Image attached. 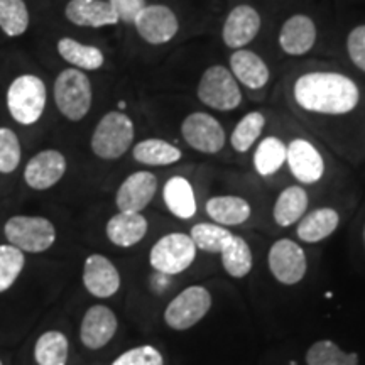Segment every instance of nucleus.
<instances>
[{
    "mask_svg": "<svg viewBox=\"0 0 365 365\" xmlns=\"http://www.w3.org/2000/svg\"><path fill=\"white\" fill-rule=\"evenodd\" d=\"M269 269L272 276L276 277L281 284L293 286L303 279L307 274V255L301 249L299 244L289 240L281 239L274 242L272 247L269 249Z\"/></svg>",
    "mask_w": 365,
    "mask_h": 365,
    "instance_id": "obj_10",
    "label": "nucleus"
},
{
    "mask_svg": "<svg viewBox=\"0 0 365 365\" xmlns=\"http://www.w3.org/2000/svg\"><path fill=\"white\" fill-rule=\"evenodd\" d=\"M293 95L303 110L319 115H345L359 105L354 80L335 71H309L296 80Z\"/></svg>",
    "mask_w": 365,
    "mask_h": 365,
    "instance_id": "obj_1",
    "label": "nucleus"
},
{
    "mask_svg": "<svg viewBox=\"0 0 365 365\" xmlns=\"http://www.w3.org/2000/svg\"><path fill=\"white\" fill-rule=\"evenodd\" d=\"M137 34L143 38L145 43L159 46L166 44L175 38L180 31V21L173 9L161 4H153L145 6L134 21Z\"/></svg>",
    "mask_w": 365,
    "mask_h": 365,
    "instance_id": "obj_11",
    "label": "nucleus"
},
{
    "mask_svg": "<svg viewBox=\"0 0 365 365\" xmlns=\"http://www.w3.org/2000/svg\"><path fill=\"white\" fill-rule=\"evenodd\" d=\"M112 365H164V359L158 349L150 345L135 346L113 360Z\"/></svg>",
    "mask_w": 365,
    "mask_h": 365,
    "instance_id": "obj_37",
    "label": "nucleus"
},
{
    "mask_svg": "<svg viewBox=\"0 0 365 365\" xmlns=\"http://www.w3.org/2000/svg\"><path fill=\"white\" fill-rule=\"evenodd\" d=\"M26 264L24 252L14 245H0V293L17 281Z\"/></svg>",
    "mask_w": 365,
    "mask_h": 365,
    "instance_id": "obj_35",
    "label": "nucleus"
},
{
    "mask_svg": "<svg viewBox=\"0 0 365 365\" xmlns=\"http://www.w3.org/2000/svg\"><path fill=\"white\" fill-rule=\"evenodd\" d=\"M158 191V178L149 171H137L122 182L117 191L118 212L140 213L153 202Z\"/></svg>",
    "mask_w": 365,
    "mask_h": 365,
    "instance_id": "obj_15",
    "label": "nucleus"
},
{
    "mask_svg": "<svg viewBox=\"0 0 365 365\" xmlns=\"http://www.w3.org/2000/svg\"><path fill=\"white\" fill-rule=\"evenodd\" d=\"M134 135V124L129 115L122 112H108L95 127L91 135V150L100 159H118L130 149Z\"/></svg>",
    "mask_w": 365,
    "mask_h": 365,
    "instance_id": "obj_3",
    "label": "nucleus"
},
{
    "mask_svg": "<svg viewBox=\"0 0 365 365\" xmlns=\"http://www.w3.org/2000/svg\"><path fill=\"white\" fill-rule=\"evenodd\" d=\"M264 125H266V117L261 112H249L247 115L240 118V122L235 125L234 132H232V148L237 153H247L255 144V140L261 137Z\"/></svg>",
    "mask_w": 365,
    "mask_h": 365,
    "instance_id": "obj_33",
    "label": "nucleus"
},
{
    "mask_svg": "<svg viewBox=\"0 0 365 365\" xmlns=\"http://www.w3.org/2000/svg\"><path fill=\"white\" fill-rule=\"evenodd\" d=\"M346 51L352 63L365 73V24L357 26L346 38Z\"/></svg>",
    "mask_w": 365,
    "mask_h": 365,
    "instance_id": "obj_38",
    "label": "nucleus"
},
{
    "mask_svg": "<svg viewBox=\"0 0 365 365\" xmlns=\"http://www.w3.org/2000/svg\"><path fill=\"white\" fill-rule=\"evenodd\" d=\"M196 257V245L190 235L175 232L159 239L150 249L149 262L156 271L175 276L186 271Z\"/></svg>",
    "mask_w": 365,
    "mask_h": 365,
    "instance_id": "obj_7",
    "label": "nucleus"
},
{
    "mask_svg": "<svg viewBox=\"0 0 365 365\" xmlns=\"http://www.w3.org/2000/svg\"><path fill=\"white\" fill-rule=\"evenodd\" d=\"M164 203L173 215L188 220L196 215V196L191 182L182 176H173L163 188Z\"/></svg>",
    "mask_w": 365,
    "mask_h": 365,
    "instance_id": "obj_24",
    "label": "nucleus"
},
{
    "mask_svg": "<svg viewBox=\"0 0 365 365\" xmlns=\"http://www.w3.org/2000/svg\"><path fill=\"white\" fill-rule=\"evenodd\" d=\"M108 2L113 12L117 14L118 22H125V24H134L139 12L148 6L145 0H108Z\"/></svg>",
    "mask_w": 365,
    "mask_h": 365,
    "instance_id": "obj_39",
    "label": "nucleus"
},
{
    "mask_svg": "<svg viewBox=\"0 0 365 365\" xmlns=\"http://www.w3.org/2000/svg\"><path fill=\"white\" fill-rule=\"evenodd\" d=\"M4 234L9 244L29 254L44 252L56 240V228L44 217L17 215L9 218Z\"/></svg>",
    "mask_w": 365,
    "mask_h": 365,
    "instance_id": "obj_6",
    "label": "nucleus"
},
{
    "mask_svg": "<svg viewBox=\"0 0 365 365\" xmlns=\"http://www.w3.org/2000/svg\"><path fill=\"white\" fill-rule=\"evenodd\" d=\"M340 223V217L336 210L323 207L313 212L304 213L296 228V234L307 244H317V242L330 237L336 230Z\"/></svg>",
    "mask_w": 365,
    "mask_h": 365,
    "instance_id": "obj_23",
    "label": "nucleus"
},
{
    "mask_svg": "<svg viewBox=\"0 0 365 365\" xmlns=\"http://www.w3.org/2000/svg\"><path fill=\"white\" fill-rule=\"evenodd\" d=\"M210 308H212V296L207 287L190 286L168 304L164 322L176 331L190 330L207 317Z\"/></svg>",
    "mask_w": 365,
    "mask_h": 365,
    "instance_id": "obj_8",
    "label": "nucleus"
},
{
    "mask_svg": "<svg viewBox=\"0 0 365 365\" xmlns=\"http://www.w3.org/2000/svg\"><path fill=\"white\" fill-rule=\"evenodd\" d=\"M181 135L185 143L203 154H217L225 145V129L215 117L205 112H193L182 120Z\"/></svg>",
    "mask_w": 365,
    "mask_h": 365,
    "instance_id": "obj_9",
    "label": "nucleus"
},
{
    "mask_svg": "<svg viewBox=\"0 0 365 365\" xmlns=\"http://www.w3.org/2000/svg\"><path fill=\"white\" fill-rule=\"evenodd\" d=\"M29 27V11L24 0H0V29L11 38L22 36Z\"/></svg>",
    "mask_w": 365,
    "mask_h": 365,
    "instance_id": "obj_34",
    "label": "nucleus"
},
{
    "mask_svg": "<svg viewBox=\"0 0 365 365\" xmlns=\"http://www.w3.org/2000/svg\"><path fill=\"white\" fill-rule=\"evenodd\" d=\"M317 26L304 14L291 16L279 31V46L289 56H303L312 51L317 43Z\"/></svg>",
    "mask_w": 365,
    "mask_h": 365,
    "instance_id": "obj_18",
    "label": "nucleus"
},
{
    "mask_svg": "<svg viewBox=\"0 0 365 365\" xmlns=\"http://www.w3.org/2000/svg\"><path fill=\"white\" fill-rule=\"evenodd\" d=\"M232 232L218 223H196L191 228L190 237L193 239L196 249L210 254H220L227 242L232 239Z\"/></svg>",
    "mask_w": 365,
    "mask_h": 365,
    "instance_id": "obj_32",
    "label": "nucleus"
},
{
    "mask_svg": "<svg viewBox=\"0 0 365 365\" xmlns=\"http://www.w3.org/2000/svg\"><path fill=\"white\" fill-rule=\"evenodd\" d=\"M205 210H207L208 217L222 227L242 225L249 220L250 213H252L247 200L232 195L213 196L205 205Z\"/></svg>",
    "mask_w": 365,
    "mask_h": 365,
    "instance_id": "obj_22",
    "label": "nucleus"
},
{
    "mask_svg": "<svg viewBox=\"0 0 365 365\" xmlns=\"http://www.w3.org/2000/svg\"><path fill=\"white\" fill-rule=\"evenodd\" d=\"M0 365H2V362H0Z\"/></svg>",
    "mask_w": 365,
    "mask_h": 365,
    "instance_id": "obj_41",
    "label": "nucleus"
},
{
    "mask_svg": "<svg viewBox=\"0 0 365 365\" xmlns=\"http://www.w3.org/2000/svg\"><path fill=\"white\" fill-rule=\"evenodd\" d=\"M83 284L95 298H110L120 289V274L102 254H91L83 266Z\"/></svg>",
    "mask_w": 365,
    "mask_h": 365,
    "instance_id": "obj_17",
    "label": "nucleus"
},
{
    "mask_svg": "<svg viewBox=\"0 0 365 365\" xmlns=\"http://www.w3.org/2000/svg\"><path fill=\"white\" fill-rule=\"evenodd\" d=\"M308 210V193L301 186H287L274 205V222L279 227H291L303 218Z\"/></svg>",
    "mask_w": 365,
    "mask_h": 365,
    "instance_id": "obj_25",
    "label": "nucleus"
},
{
    "mask_svg": "<svg viewBox=\"0 0 365 365\" xmlns=\"http://www.w3.org/2000/svg\"><path fill=\"white\" fill-rule=\"evenodd\" d=\"M261 31V16L252 6H237L228 12L222 29V39L227 48L244 49Z\"/></svg>",
    "mask_w": 365,
    "mask_h": 365,
    "instance_id": "obj_12",
    "label": "nucleus"
},
{
    "mask_svg": "<svg viewBox=\"0 0 365 365\" xmlns=\"http://www.w3.org/2000/svg\"><path fill=\"white\" fill-rule=\"evenodd\" d=\"M287 166L293 176L303 185H314L323 178L325 163L322 154L307 139H294L287 145Z\"/></svg>",
    "mask_w": 365,
    "mask_h": 365,
    "instance_id": "obj_13",
    "label": "nucleus"
},
{
    "mask_svg": "<svg viewBox=\"0 0 365 365\" xmlns=\"http://www.w3.org/2000/svg\"><path fill=\"white\" fill-rule=\"evenodd\" d=\"M196 93L200 102L218 112L234 110L242 103L239 81L222 65H213L203 71Z\"/></svg>",
    "mask_w": 365,
    "mask_h": 365,
    "instance_id": "obj_5",
    "label": "nucleus"
},
{
    "mask_svg": "<svg viewBox=\"0 0 365 365\" xmlns=\"http://www.w3.org/2000/svg\"><path fill=\"white\" fill-rule=\"evenodd\" d=\"M59 56L81 71H95L103 66L105 58L98 48L88 44H81L76 39L61 38L58 41Z\"/></svg>",
    "mask_w": 365,
    "mask_h": 365,
    "instance_id": "obj_26",
    "label": "nucleus"
},
{
    "mask_svg": "<svg viewBox=\"0 0 365 365\" xmlns=\"http://www.w3.org/2000/svg\"><path fill=\"white\" fill-rule=\"evenodd\" d=\"M148 220L140 213L118 212L107 222L108 240L117 247H132L148 234Z\"/></svg>",
    "mask_w": 365,
    "mask_h": 365,
    "instance_id": "obj_21",
    "label": "nucleus"
},
{
    "mask_svg": "<svg viewBox=\"0 0 365 365\" xmlns=\"http://www.w3.org/2000/svg\"><path fill=\"white\" fill-rule=\"evenodd\" d=\"M230 71L239 83L250 90L264 88L271 78L266 61L250 49H237L235 53H232Z\"/></svg>",
    "mask_w": 365,
    "mask_h": 365,
    "instance_id": "obj_20",
    "label": "nucleus"
},
{
    "mask_svg": "<svg viewBox=\"0 0 365 365\" xmlns=\"http://www.w3.org/2000/svg\"><path fill=\"white\" fill-rule=\"evenodd\" d=\"M220 254L222 264L227 274L235 277V279L245 277L250 272V269H252V250H250L249 244L240 235H232V239L227 242V245Z\"/></svg>",
    "mask_w": 365,
    "mask_h": 365,
    "instance_id": "obj_28",
    "label": "nucleus"
},
{
    "mask_svg": "<svg viewBox=\"0 0 365 365\" xmlns=\"http://www.w3.org/2000/svg\"><path fill=\"white\" fill-rule=\"evenodd\" d=\"M54 102L63 117L80 122L90 112L93 102L90 78L81 70L66 68L54 81Z\"/></svg>",
    "mask_w": 365,
    "mask_h": 365,
    "instance_id": "obj_2",
    "label": "nucleus"
},
{
    "mask_svg": "<svg viewBox=\"0 0 365 365\" xmlns=\"http://www.w3.org/2000/svg\"><path fill=\"white\" fill-rule=\"evenodd\" d=\"M308 365H359V355L344 352L335 341L318 340L307 352Z\"/></svg>",
    "mask_w": 365,
    "mask_h": 365,
    "instance_id": "obj_31",
    "label": "nucleus"
},
{
    "mask_svg": "<svg viewBox=\"0 0 365 365\" xmlns=\"http://www.w3.org/2000/svg\"><path fill=\"white\" fill-rule=\"evenodd\" d=\"M66 159L56 149H46L36 154L27 163L24 170V181L33 190L44 191L53 188L65 176Z\"/></svg>",
    "mask_w": 365,
    "mask_h": 365,
    "instance_id": "obj_14",
    "label": "nucleus"
},
{
    "mask_svg": "<svg viewBox=\"0 0 365 365\" xmlns=\"http://www.w3.org/2000/svg\"><path fill=\"white\" fill-rule=\"evenodd\" d=\"M21 163V143L16 132L0 127V173L9 175L19 168Z\"/></svg>",
    "mask_w": 365,
    "mask_h": 365,
    "instance_id": "obj_36",
    "label": "nucleus"
},
{
    "mask_svg": "<svg viewBox=\"0 0 365 365\" xmlns=\"http://www.w3.org/2000/svg\"><path fill=\"white\" fill-rule=\"evenodd\" d=\"M287 145L277 137H266L257 145L254 154L255 171L261 176H271L277 173L286 163Z\"/></svg>",
    "mask_w": 365,
    "mask_h": 365,
    "instance_id": "obj_30",
    "label": "nucleus"
},
{
    "mask_svg": "<svg viewBox=\"0 0 365 365\" xmlns=\"http://www.w3.org/2000/svg\"><path fill=\"white\" fill-rule=\"evenodd\" d=\"M117 317L108 307L95 304L85 313L80 328V339L86 349H103L117 331Z\"/></svg>",
    "mask_w": 365,
    "mask_h": 365,
    "instance_id": "obj_16",
    "label": "nucleus"
},
{
    "mask_svg": "<svg viewBox=\"0 0 365 365\" xmlns=\"http://www.w3.org/2000/svg\"><path fill=\"white\" fill-rule=\"evenodd\" d=\"M132 156L137 163L145 166H170L182 158V153L176 145L163 139H145L135 144Z\"/></svg>",
    "mask_w": 365,
    "mask_h": 365,
    "instance_id": "obj_27",
    "label": "nucleus"
},
{
    "mask_svg": "<svg viewBox=\"0 0 365 365\" xmlns=\"http://www.w3.org/2000/svg\"><path fill=\"white\" fill-rule=\"evenodd\" d=\"M46 100V85L36 75L17 76L7 90L9 113L21 125H33L43 117Z\"/></svg>",
    "mask_w": 365,
    "mask_h": 365,
    "instance_id": "obj_4",
    "label": "nucleus"
},
{
    "mask_svg": "<svg viewBox=\"0 0 365 365\" xmlns=\"http://www.w3.org/2000/svg\"><path fill=\"white\" fill-rule=\"evenodd\" d=\"M66 19L78 27H105L118 24L108 0H70L65 9Z\"/></svg>",
    "mask_w": 365,
    "mask_h": 365,
    "instance_id": "obj_19",
    "label": "nucleus"
},
{
    "mask_svg": "<svg viewBox=\"0 0 365 365\" xmlns=\"http://www.w3.org/2000/svg\"><path fill=\"white\" fill-rule=\"evenodd\" d=\"M70 344L61 331H46L34 346V359L38 365H66Z\"/></svg>",
    "mask_w": 365,
    "mask_h": 365,
    "instance_id": "obj_29",
    "label": "nucleus"
},
{
    "mask_svg": "<svg viewBox=\"0 0 365 365\" xmlns=\"http://www.w3.org/2000/svg\"><path fill=\"white\" fill-rule=\"evenodd\" d=\"M364 240H365V230H364Z\"/></svg>",
    "mask_w": 365,
    "mask_h": 365,
    "instance_id": "obj_40",
    "label": "nucleus"
}]
</instances>
